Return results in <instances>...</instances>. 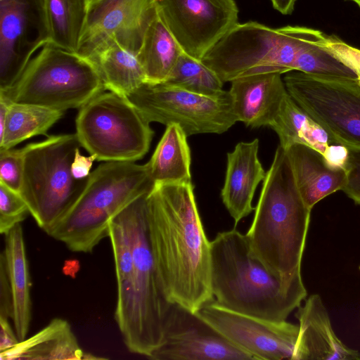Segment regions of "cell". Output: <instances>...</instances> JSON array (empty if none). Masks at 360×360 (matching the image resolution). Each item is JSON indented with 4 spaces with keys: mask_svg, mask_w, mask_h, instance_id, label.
I'll use <instances>...</instances> for the list:
<instances>
[{
    "mask_svg": "<svg viewBox=\"0 0 360 360\" xmlns=\"http://www.w3.org/2000/svg\"><path fill=\"white\" fill-rule=\"evenodd\" d=\"M76 134L98 161L136 162L148 153L154 131L127 97L102 92L79 108Z\"/></svg>",
    "mask_w": 360,
    "mask_h": 360,
    "instance_id": "obj_9",
    "label": "cell"
},
{
    "mask_svg": "<svg viewBox=\"0 0 360 360\" xmlns=\"http://www.w3.org/2000/svg\"><path fill=\"white\" fill-rule=\"evenodd\" d=\"M155 184L147 164L105 162L89 176L82 192L45 232L72 252L91 253L109 236V223Z\"/></svg>",
    "mask_w": 360,
    "mask_h": 360,
    "instance_id": "obj_5",
    "label": "cell"
},
{
    "mask_svg": "<svg viewBox=\"0 0 360 360\" xmlns=\"http://www.w3.org/2000/svg\"><path fill=\"white\" fill-rule=\"evenodd\" d=\"M84 352L69 322L52 319L38 333L20 341L15 347L0 352L1 360L14 359H97Z\"/></svg>",
    "mask_w": 360,
    "mask_h": 360,
    "instance_id": "obj_22",
    "label": "cell"
},
{
    "mask_svg": "<svg viewBox=\"0 0 360 360\" xmlns=\"http://www.w3.org/2000/svg\"><path fill=\"white\" fill-rule=\"evenodd\" d=\"M357 82L360 84V79H358Z\"/></svg>",
    "mask_w": 360,
    "mask_h": 360,
    "instance_id": "obj_41",
    "label": "cell"
},
{
    "mask_svg": "<svg viewBox=\"0 0 360 360\" xmlns=\"http://www.w3.org/2000/svg\"><path fill=\"white\" fill-rule=\"evenodd\" d=\"M127 98L148 122L177 124L188 136L222 134L238 122L227 91L207 96L165 83H145Z\"/></svg>",
    "mask_w": 360,
    "mask_h": 360,
    "instance_id": "obj_10",
    "label": "cell"
},
{
    "mask_svg": "<svg viewBox=\"0 0 360 360\" xmlns=\"http://www.w3.org/2000/svg\"><path fill=\"white\" fill-rule=\"evenodd\" d=\"M273 7L283 15H289L294 11L296 0H271Z\"/></svg>",
    "mask_w": 360,
    "mask_h": 360,
    "instance_id": "obj_38",
    "label": "cell"
},
{
    "mask_svg": "<svg viewBox=\"0 0 360 360\" xmlns=\"http://www.w3.org/2000/svg\"><path fill=\"white\" fill-rule=\"evenodd\" d=\"M150 191L110 220L108 236L117 283L114 318L127 349L148 358L162 342L172 304L162 289L150 242Z\"/></svg>",
    "mask_w": 360,
    "mask_h": 360,
    "instance_id": "obj_2",
    "label": "cell"
},
{
    "mask_svg": "<svg viewBox=\"0 0 360 360\" xmlns=\"http://www.w3.org/2000/svg\"><path fill=\"white\" fill-rule=\"evenodd\" d=\"M320 32L288 25L274 29L255 21L238 22L203 56L201 61L224 83L245 75L287 73L299 51L319 39Z\"/></svg>",
    "mask_w": 360,
    "mask_h": 360,
    "instance_id": "obj_6",
    "label": "cell"
},
{
    "mask_svg": "<svg viewBox=\"0 0 360 360\" xmlns=\"http://www.w3.org/2000/svg\"><path fill=\"white\" fill-rule=\"evenodd\" d=\"M163 83L207 96H219L225 91L224 82L212 70L184 51Z\"/></svg>",
    "mask_w": 360,
    "mask_h": 360,
    "instance_id": "obj_29",
    "label": "cell"
},
{
    "mask_svg": "<svg viewBox=\"0 0 360 360\" xmlns=\"http://www.w3.org/2000/svg\"><path fill=\"white\" fill-rule=\"evenodd\" d=\"M105 87L96 66L51 43L30 60L15 84L1 93L11 103L65 111L80 108Z\"/></svg>",
    "mask_w": 360,
    "mask_h": 360,
    "instance_id": "obj_7",
    "label": "cell"
},
{
    "mask_svg": "<svg viewBox=\"0 0 360 360\" xmlns=\"http://www.w3.org/2000/svg\"><path fill=\"white\" fill-rule=\"evenodd\" d=\"M105 90L127 97L143 84L146 75L137 56L114 40L98 46L89 57Z\"/></svg>",
    "mask_w": 360,
    "mask_h": 360,
    "instance_id": "obj_24",
    "label": "cell"
},
{
    "mask_svg": "<svg viewBox=\"0 0 360 360\" xmlns=\"http://www.w3.org/2000/svg\"><path fill=\"white\" fill-rule=\"evenodd\" d=\"M326 34L303 47L295 58L292 70L319 77L357 80L356 73L326 47Z\"/></svg>",
    "mask_w": 360,
    "mask_h": 360,
    "instance_id": "obj_30",
    "label": "cell"
},
{
    "mask_svg": "<svg viewBox=\"0 0 360 360\" xmlns=\"http://www.w3.org/2000/svg\"><path fill=\"white\" fill-rule=\"evenodd\" d=\"M51 44L77 53L88 15L86 0H44Z\"/></svg>",
    "mask_w": 360,
    "mask_h": 360,
    "instance_id": "obj_28",
    "label": "cell"
},
{
    "mask_svg": "<svg viewBox=\"0 0 360 360\" xmlns=\"http://www.w3.org/2000/svg\"><path fill=\"white\" fill-rule=\"evenodd\" d=\"M295 317L299 335L293 360H360V352L346 346L335 333L319 295L306 298Z\"/></svg>",
    "mask_w": 360,
    "mask_h": 360,
    "instance_id": "obj_17",
    "label": "cell"
},
{
    "mask_svg": "<svg viewBox=\"0 0 360 360\" xmlns=\"http://www.w3.org/2000/svg\"><path fill=\"white\" fill-rule=\"evenodd\" d=\"M155 360H255L196 312L172 303Z\"/></svg>",
    "mask_w": 360,
    "mask_h": 360,
    "instance_id": "obj_15",
    "label": "cell"
},
{
    "mask_svg": "<svg viewBox=\"0 0 360 360\" xmlns=\"http://www.w3.org/2000/svg\"><path fill=\"white\" fill-rule=\"evenodd\" d=\"M325 46L341 62L352 70L358 79H360V49L347 44L335 35H326Z\"/></svg>",
    "mask_w": 360,
    "mask_h": 360,
    "instance_id": "obj_34",
    "label": "cell"
},
{
    "mask_svg": "<svg viewBox=\"0 0 360 360\" xmlns=\"http://www.w3.org/2000/svg\"><path fill=\"white\" fill-rule=\"evenodd\" d=\"M30 214L21 195L0 183V232L6 235Z\"/></svg>",
    "mask_w": 360,
    "mask_h": 360,
    "instance_id": "obj_31",
    "label": "cell"
},
{
    "mask_svg": "<svg viewBox=\"0 0 360 360\" xmlns=\"http://www.w3.org/2000/svg\"><path fill=\"white\" fill-rule=\"evenodd\" d=\"M344 168L346 181L342 191L356 205H360V148H347Z\"/></svg>",
    "mask_w": 360,
    "mask_h": 360,
    "instance_id": "obj_33",
    "label": "cell"
},
{
    "mask_svg": "<svg viewBox=\"0 0 360 360\" xmlns=\"http://www.w3.org/2000/svg\"><path fill=\"white\" fill-rule=\"evenodd\" d=\"M156 6L184 51L200 60L238 22L234 0H156Z\"/></svg>",
    "mask_w": 360,
    "mask_h": 360,
    "instance_id": "obj_13",
    "label": "cell"
},
{
    "mask_svg": "<svg viewBox=\"0 0 360 360\" xmlns=\"http://www.w3.org/2000/svg\"><path fill=\"white\" fill-rule=\"evenodd\" d=\"M211 288L216 302L243 314L286 321L306 299L302 276L283 277L270 269L236 229L219 233L210 242Z\"/></svg>",
    "mask_w": 360,
    "mask_h": 360,
    "instance_id": "obj_3",
    "label": "cell"
},
{
    "mask_svg": "<svg viewBox=\"0 0 360 360\" xmlns=\"http://www.w3.org/2000/svg\"><path fill=\"white\" fill-rule=\"evenodd\" d=\"M311 210L297 188L287 152L279 145L245 236L252 252L283 277L302 276Z\"/></svg>",
    "mask_w": 360,
    "mask_h": 360,
    "instance_id": "obj_4",
    "label": "cell"
},
{
    "mask_svg": "<svg viewBox=\"0 0 360 360\" xmlns=\"http://www.w3.org/2000/svg\"><path fill=\"white\" fill-rule=\"evenodd\" d=\"M20 342L9 319L0 317V352L13 348Z\"/></svg>",
    "mask_w": 360,
    "mask_h": 360,
    "instance_id": "obj_37",
    "label": "cell"
},
{
    "mask_svg": "<svg viewBox=\"0 0 360 360\" xmlns=\"http://www.w3.org/2000/svg\"><path fill=\"white\" fill-rule=\"evenodd\" d=\"M188 136L177 124L167 125L150 160L146 163L154 184L191 182Z\"/></svg>",
    "mask_w": 360,
    "mask_h": 360,
    "instance_id": "obj_26",
    "label": "cell"
},
{
    "mask_svg": "<svg viewBox=\"0 0 360 360\" xmlns=\"http://www.w3.org/2000/svg\"><path fill=\"white\" fill-rule=\"evenodd\" d=\"M96 158L94 155L84 156L81 154L79 148L75 150L71 165V173L76 180H82L89 177L91 169Z\"/></svg>",
    "mask_w": 360,
    "mask_h": 360,
    "instance_id": "obj_36",
    "label": "cell"
},
{
    "mask_svg": "<svg viewBox=\"0 0 360 360\" xmlns=\"http://www.w3.org/2000/svg\"><path fill=\"white\" fill-rule=\"evenodd\" d=\"M24 148H0V183L20 193Z\"/></svg>",
    "mask_w": 360,
    "mask_h": 360,
    "instance_id": "obj_32",
    "label": "cell"
},
{
    "mask_svg": "<svg viewBox=\"0 0 360 360\" xmlns=\"http://www.w3.org/2000/svg\"><path fill=\"white\" fill-rule=\"evenodd\" d=\"M156 11V0L99 1L88 8L77 53L88 59L98 46L112 39L137 56Z\"/></svg>",
    "mask_w": 360,
    "mask_h": 360,
    "instance_id": "obj_16",
    "label": "cell"
},
{
    "mask_svg": "<svg viewBox=\"0 0 360 360\" xmlns=\"http://www.w3.org/2000/svg\"><path fill=\"white\" fill-rule=\"evenodd\" d=\"M99 1H101V0H86L87 4H88V8L89 6H91V5L98 2Z\"/></svg>",
    "mask_w": 360,
    "mask_h": 360,
    "instance_id": "obj_39",
    "label": "cell"
},
{
    "mask_svg": "<svg viewBox=\"0 0 360 360\" xmlns=\"http://www.w3.org/2000/svg\"><path fill=\"white\" fill-rule=\"evenodd\" d=\"M12 290L13 326L20 341L27 338L32 320L31 280L22 227L20 224L5 235L3 250Z\"/></svg>",
    "mask_w": 360,
    "mask_h": 360,
    "instance_id": "obj_23",
    "label": "cell"
},
{
    "mask_svg": "<svg viewBox=\"0 0 360 360\" xmlns=\"http://www.w3.org/2000/svg\"><path fill=\"white\" fill-rule=\"evenodd\" d=\"M82 147L77 134L49 136L26 145L20 194L37 225L46 231L75 202L88 178L71 173L75 150Z\"/></svg>",
    "mask_w": 360,
    "mask_h": 360,
    "instance_id": "obj_8",
    "label": "cell"
},
{
    "mask_svg": "<svg viewBox=\"0 0 360 360\" xmlns=\"http://www.w3.org/2000/svg\"><path fill=\"white\" fill-rule=\"evenodd\" d=\"M63 115V111L36 105L11 103L0 135V148H12L34 136L46 135Z\"/></svg>",
    "mask_w": 360,
    "mask_h": 360,
    "instance_id": "obj_27",
    "label": "cell"
},
{
    "mask_svg": "<svg viewBox=\"0 0 360 360\" xmlns=\"http://www.w3.org/2000/svg\"><path fill=\"white\" fill-rule=\"evenodd\" d=\"M49 42L44 0H0V91L10 89L32 54Z\"/></svg>",
    "mask_w": 360,
    "mask_h": 360,
    "instance_id": "obj_12",
    "label": "cell"
},
{
    "mask_svg": "<svg viewBox=\"0 0 360 360\" xmlns=\"http://www.w3.org/2000/svg\"><path fill=\"white\" fill-rule=\"evenodd\" d=\"M356 3L360 7V0H349Z\"/></svg>",
    "mask_w": 360,
    "mask_h": 360,
    "instance_id": "obj_40",
    "label": "cell"
},
{
    "mask_svg": "<svg viewBox=\"0 0 360 360\" xmlns=\"http://www.w3.org/2000/svg\"><path fill=\"white\" fill-rule=\"evenodd\" d=\"M255 360L294 359L299 326L229 310L214 299L196 312Z\"/></svg>",
    "mask_w": 360,
    "mask_h": 360,
    "instance_id": "obj_14",
    "label": "cell"
},
{
    "mask_svg": "<svg viewBox=\"0 0 360 360\" xmlns=\"http://www.w3.org/2000/svg\"><path fill=\"white\" fill-rule=\"evenodd\" d=\"M297 104L347 148H360V84L357 80L319 77L292 70L283 77Z\"/></svg>",
    "mask_w": 360,
    "mask_h": 360,
    "instance_id": "obj_11",
    "label": "cell"
},
{
    "mask_svg": "<svg viewBox=\"0 0 360 360\" xmlns=\"http://www.w3.org/2000/svg\"><path fill=\"white\" fill-rule=\"evenodd\" d=\"M259 140L240 142L227 154L221 197L236 224L252 210V202L259 184L266 176L258 158Z\"/></svg>",
    "mask_w": 360,
    "mask_h": 360,
    "instance_id": "obj_19",
    "label": "cell"
},
{
    "mask_svg": "<svg viewBox=\"0 0 360 360\" xmlns=\"http://www.w3.org/2000/svg\"><path fill=\"white\" fill-rule=\"evenodd\" d=\"M300 193L311 210L326 196L342 190L346 181L344 167L331 165L317 150L302 143L285 149Z\"/></svg>",
    "mask_w": 360,
    "mask_h": 360,
    "instance_id": "obj_21",
    "label": "cell"
},
{
    "mask_svg": "<svg viewBox=\"0 0 360 360\" xmlns=\"http://www.w3.org/2000/svg\"><path fill=\"white\" fill-rule=\"evenodd\" d=\"M183 52L157 9L146 29L137 54L146 83L165 82Z\"/></svg>",
    "mask_w": 360,
    "mask_h": 360,
    "instance_id": "obj_25",
    "label": "cell"
},
{
    "mask_svg": "<svg viewBox=\"0 0 360 360\" xmlns=\"http://www.w3.org/2000/svg\"><path fill=\"white\" fill-rule=\"evenodd\" d=\"M231 82L229 91L238 121L252 128L269 126L288 93L281 74H252Z\"/></svg>",
    "mask_w": 360,
    "mask_h": 360,
    "instance_id": "obj_18",
    "label": "cell"
},
{
    "mask_svg": "<svg viewBox=\"0 0 360 360\" xmlns=\"http://www.w3.org/2000/svg\"><path fill=\"white\" fill-rule=\"evenodd\" d=\"M147 216L157 273L167 299L197 312L214 297L210 242L191 181L155 184L147 197Z\"/></svg>",
    "mask_w": 360,
    "mask_h": 360,
    "instance_id": "obj_1",
    "label": "cell"
},
{
    "mask_svg": "<svg viewBox=\"0 0 360 360\" xmlns=\"http://www.w3.org/2000/svg\"><path fill=\"white\" fill-rule=\"evenodd\" d=\"M13 304L12 290L8 276L5 257L0 255V317L13 319Z\"/></svg>",
    "mask_w": 360,
    "mask_h": 360,
    "instance_id": "obj_35",
    "label": "cell"
},
{
    "mask_svg": "<svg viewBox=\"0 0 360 360\" xmlns=\"http://www.w3.org/2000/svg\"><path fill=\"white\" fill-rule=\"evenodd\" d=\"M269 127L277 134L279 145L284 149L295 143H302L319 151L331 165L344 167L347 148L334 142L288 92Z\"/></svg>",
    "mask_w": 360,
    "mask_h": 360,
    "instance_id": "obj_20",
    "label": "cell"
}]
</instances>
